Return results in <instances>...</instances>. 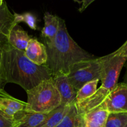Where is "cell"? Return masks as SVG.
<instances>
[{
  "instance_id": "obj_1",
  "label": "cell",
  "mask_w": 127,
  "mask_h": 127,
  "mask_svg": "<svg viewBox=\"0 0 127 127\" xmlns=\"http://www.w3.org/2000/svg\"><path fill=\"white\" fill-rule=\"evenodd\" d=\"M2 48V76L4 84L14 83L26 91L40 83L52 78L49 68L32 63L25 55L24 52L16 49L7 42Z\"/></svg>"
},
{
  "instance_id": "obj_2",
  "label": "cell",
  "mask_w": 127,
  "mask_h": 127,
  "mask_svg": "<svg viewBox=\"0 0 127 127\" xmlns=\"http://www.w3.org/2000/svg\"><path fill=\"white\" fill-rule=\"evenodd\" d=\"M45 43L47 52L45 65L50 70L52 77L60 74L67 75L73 64L94 58V55L81 48L71 37L65 21L61 18L55 37L51 41L45 40Z\"/></svg>"
},
{
  "instance_id": "obj_3",
  "label": "cell",
  "mask_w": 127,
  "mask_h": 127,
  "mask_svg": "<svg viewBox=\"0 0 127 127\" xmlns=\"http://www.w3.org/2000/svg\"><path fill=\"white\" fill-rule=\"evenodd\" d=\"M26 93V111L48 114L62 105L60 95L52 78L43 81Z\"/></svg>"
},
{
  "instance_id": "obj_4",
  "label": "cell",
  "mask_w": 127,
  "mask_h": 127,
  "mask_svg": "<svg viewBox=\"0 0 127 127\" xmlns=\"http://www.w3.org/2000/svg\"><path fill=\"white\" fill-rule=\"evenodd\" d=\"M102 73V57L84 60L76 63L69 68L67 74L73 88L78 91L83 86L91 81H100Z\"/></svg>"
},
{
  "instance_id": "obj_5",
  "label": "cell",
  "mask_w": 127,
  "mask_h": 127,
  "mask_svg": "<svg viewBox=\"0 0 127 127\" xmlns=\"http://www.w3.org/2000/svg\"><path fill=\"white\" fill-rule=\"evenodd\" d=\"M102 73L100 88L111 92L118 84V79L123 66L127 61L125 57L113 53L102 57Z\"/></svg>"
},
{
  "instance_id": "obj_6",
  "label": "cell",
  "mask_w": 127,
  "mask_h": 127,
  "mask_svg": "<svg viewBox=\"0 0 127 127\" xmlns=\"http://www.w3.org/2000/svg\"><path fill=\"white\" fill-rule=\"evenodd\" d=\"M104 103L109 113H127V84L118 83Z\"/></svg>"
},
{
  "instance_id": "obj_7",
  "label": "cell",
  "mask_w": 127,
  "mask_h": 127,
  "mask_svg": "<svg viewBox=\"0 0 127 127\" xmlns=\"http://www.w3.org/2000/svg\"><path fill=\"white\" fill-rule=\"evenodd\" d=\"M52 78L60 95L62 104L71 105L76 103L77 91L69 82L66 74H60L54 76Z\"/></svg>"
},
{
  "instance_id": "obj_8",
  "label": "cell",
  "mask_w": 127,
  "mask_h": 127,
  "mask_svg": "<svg viewBox=\"0 0 127 127\" xmlns=\"http://www.w3.org/2000/svg\"><path fill=\"white\" fill-rule=\"evenodd\" d=\"M24 53L26 57L34 64L42 66L47 63V47L36 38H31Z\"/></svg>"
},
{
  "instance_id": "obj_9",
  "label": "cell",
  "mask_w": 127,
  "mask_h": 127,
  "mask_svg": "<svg viewBox=\"0 0 127 127\" xmlns=\"http://www.w3.org/2000/svg\"><path fill=\"white\" fill-rule=\"evenodd\" d=\"M26 102L13 97L4 89H0V110L13 118L17 112L25 110Z\"/></svg>"
},
{
  "instance_id": "obj_10",
  "label": "cell",
  "mask_w": 127,
  "mask_h": 127,
  "mask_svg": "<svg viewBox=\"0 0 127 127\" xmlns=\"http://www.w3.org/2000/svg\"><path fill=\"white\" fill-rule=\"evenodd\" d=\"M47 115L22 110L13 116V127H36L44 120Z\"/></svg>"
},
{
  "instance_id": "obj_11",
  "label": "cell",
  "mask_w": 127,
  "mask_h": 127,
  "mask_svg": "<svg viewBox=\"0 0 127 127\" xmlns=\"http://www.w3.org/2000/svg\"><path fill=\"white\" fill-rule=\"evenodd\" d=\"M14 16L9 9L6 2L0 6V45L6 43L9 34L14 26Z\"/></svg>"
},
{
  "instance_id": "obj_12",
  "label": "cell",
  "mask_w": 127,
  "mask_h": 127,
  "mask_svg": "<svg viewBox=\"0 0 127 127\" xmlns=\"http://www.w3.org/2000/svg\"><path fill=\"white\" fill-rule=\"evenodd\" d=\"M109 114L103 102L97 107L83 115L85 127H105Z\"/></svg>"
},
{
  "instance_id": "obj_13",
  "label": "cell",
  "mask_w": 127,
  "mask_h": 127,
  "mask_svg": "<svg viewBox=\"0 0 127 127\" xmlns=\"http://www.w3.org/2000/svg\"><path fill=\"white\" fill-rule=\"evenodd\" d=\"M31 38L27 31H25L19 24H16L11 29L7 42L16 49L24 52Z\"/></svg>"
},
{
  "instance_id": "obj_14",
  "label": "cell",
  "mask_w": 127,
  "mask_h": 127,
  "mask_svg": "<svg viewBox=\"0 0 127 127\" xmlns=\"http://www.w3.org/2000/svg\"><path fill=\"white\" fill-rule=\"evenodd\" d=\"M44 26L42 28L41 36L44 40L51 41L55 37L58 31L60 17L48 12H45L43 16Z\"/></svg>"
},
{
  "instance_id": "obj_15",
  "label": "cell",
  "mask_w": 127,
  "mask_h": 127,
  "mask_svg": "<svg viewBox=\"0 0 127 127\" xmlns=\"http://www.w3.org/2000/svg\"><path fill=\"white\" fill-rule=\"evenodd\" d=\"M56 127H85L83 117L78 112L76 103L70 105L63 119Z\"/></svg>"
},
{
  "instance_id": "obj_16",
  "label": "cell",
  "mask_w": 127,
  "mask_h": 127,
  "mask_svg": "<svg viewBox=\"0 0 127 127\" xmlns=\"http://www.w3.org/2000/svg\"><path fill=\"white\" fill-rule=\"evenodd\" d=\"M70 105H62L48 114L47 117L36 127H56L63 119Z\"/></svg>"
},
{
  "instance_id": "obj_17",
  "label": "cell",
  "mask_w": 127,
  "mask_h": 127,
  "mask_svg": "<svg viewBox=\"0 0 127 127\" xmlns=\"http://www.w3.org/2000/svg\"><path fill=\"white\" fill-rule=\"evenodd\" d=\"M99 80L95 79L88 82L81 87L76 93V102L78 103L94 95L97 90V85Z\"/></svg>"
},
{
  "instance_id": "obj_18",
  "label": "cell",
  "mask_w": 127,
  "mask_h": 127,
  "mask_svg": "<svg viewBox=\"0 0 127 127\" xmlns=\"http://www.w3.org/2000/svg\"><path fill=\"white\" fill-rule=\"evenodd\" d=\"M127 113H109L105 127H125Z\"/></svg>"
},
{
  "instance_id": "obj_19",
  "label": "cell",
  "mask_w": 127,
  "mask_h": 127,
  "mask_svg": "<svg viewBox=\"0 0 127 127\" xmlns=\"http://www.w3.org/2000/svg\"><path fill=\"white\" fill-rule=\"evenodd\" d=\"M14 22L16 24L20 22H25L32 30H37V18L31 12H24L23 14H17L14 12Z\"/></svg>"
},
{
  "instance_id": "obj_20",
  "label": "cell",
  "mask_w": 127,
  "mask_h": 127,
  "mask_svg": "<svg viewBox=\"0 0 127 127\" xmlns=\"http://www.w3.org/2000/svg\"><path fill=\"white\" fill-rule=\"evenodd\" d=\"M12 119L0 110V127H13Z\"/></svg>"
},
{
  "instance_id": "obj_21",
  "label": "cell",
  "mask_w": 127,
  "mask_h": 127,
  "mask_svg": "<svg viewBox=\"0 0 127 127\" xmlns=\"http://www.w3.org/2000/svg\"><path fill=\"white\" fill-rule=\"evenodd\" d=\"M114 53L117 55L127 58V40Z\"/></svg>"
},
{
  "instance_id": "obj_22",
  "label": "cell",
  "mask_w": 127,
  "mask_h": 127,
  "mask_svg": "<svg viewBox=\"0 0 127 127\" xmlns=\"http://www.w3.org/2000/svg\"><path fill=\"white\" fill-rule=\"evenodd\" d=\"M75 2H78V3H81V6L79 8V11L80 12H83L88 6H89L90 4H91L92 2H94V0H84V1H74Z\"/></svg>"
},
{
  "instance_id": "obj_23",
  "label": "cell",
  "mask_w": 127,
  "mask_h": 127,
  "mask_svg": "<svg viewBox=\"0 0 127 127\" xmlns=\"http://www.w3.org/2000/svg\"><path fill=\"white\" fill-rule=\"evenodd\" d=\"M4 86L2 76V48L0 45V89H3Z\"/></svg>"
},
{
  "instance_id": "obj_24",
  "label": "cell",
  "mask_w": 127,
  "mask_h": 127,
  "mask_svg": "<svg viewBox=\"0 0 127 127\" xmlns=\"http://www.w3.org/2000/svg\"><path fill=\"white\" fill-rule=\"evenodd\" d=\"M124 66H125V67L126 68V72H125V74L124 77V82H123V83L127 84V62L125 63Z\"/></svg>"
},
{
  "instance_id": "obj_25",
  "label": "cell",
  "mask_w": 127,
  "mask_h": 127,
  "mask_svg": "<svg viewBox=\"0 0 127 127\" xmlns=\"http://www.w3.org/2000/svg\"><path fill=\"white\" fill-rule=\"evenodd\" d=\"M4 2V1H3V0H0V6L3 4Z\"/></svg>"
},
{
  "instance_id": "obj_26",
  "label": "cell",
  "mask_w": 127,
  "mask_h": 127,
  "mask_svg": "<svg viewBox=\"0 0 127 127\" xmlns=\"http://www.w3.org/2000/svg\"><path fill=\"white\" fill-rule=\"evenodd\" d=\"M125 127H127V125H126V126H125Z\"/></svg>"
}]
</instances>
